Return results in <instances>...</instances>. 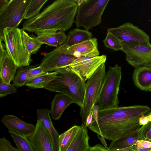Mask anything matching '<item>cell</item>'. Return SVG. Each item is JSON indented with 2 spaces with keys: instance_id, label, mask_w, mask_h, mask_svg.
I'll return each instance as SVG.
<instances>
[{
  "instance_id": "obj_1",
  "label": "cell",
  "mask_w": 151,
  "mask_h": 151,
  "mask_svg": "<svg viewBox=\"0 0 151 151\" xmlns=\"http://www.w3.org/2000/svg\"><path fill=\"white\" fill-rule=\"evenodd\" d=\"M151 110L148 106L137 105L99 110L97 121L92 122L88 127L105 139L115 140L139 128V118Z\"/></svg>"
},
{
  "instance_id": "obj_2",
  "label": "cell",
  "mask_w": 151,
  "mask_h": 151,
  "mask_svg": "<svg viewBox=\"0 0 151 151\" xmlns=\"http://www.w3.org/2000/svg\"><path fill=\"white\" fill-rule=\"evenodd\" d=\"M78 7L75 0H55L39 14L24 21L22 29L36 34L65 31L75 22Z\"/></svg>"
},
{
  "instance_id": "obj_3",
  "label": "cell",
  "mask_w": 151,
  "mask_h": 151,
  "mask_svg": "<svg viewBox=\"0 0 151 151\" xmlns=\"http://www.w3.org/2000/svg\"><path fill=\"white\" fill-rule=\"evenodd\" d=\"M58 73L54 79L47 83L45 88L58 92L70 98L80 107L84 97L85 82L68 67L57 70Z\"/></svg>"
},
{
  "instance_id": "obj_4",
  "label": "cell",
  "mask_w": 151,
  "mask_h": 151,
  "mask_svg": "<svg viewBox=\"0 0 151 151\" xmlns=\"http://www.w3.org/2000/svg\"><path fill=\"white\" fill-rule=\"evenodd\" d=\"M122 76L121 66L116 64L114 67H109L95 104L98 106L99 110L118 106Z\"/></svg>"
},
{
  "instance_id": "obj_5",
  "label": "cell",
  "mask_w": 151,
  "mask_h": 151,
  "mask_svg": "<svg viewBox=\"0 0 151 151\" xmlns=\"http://www.w3.org/2000/svg\"><path fill=\"white\" fill-rule=\"evenodd\" d=\"M22 29L6 28L3 31L2 41L5 43L8 55L18 68L30 65L32 60L27 51L23 42Z\"/></svg>"
},
{
  "instance_id": "obj_6",
  "label": "cell",
  "mask_w": 151,
  "mask_h": 151,
  "mask_svg": "<svg viewBox=\"0 0 151 151\" xmlns=\"http://www.w3.org/2000/svg\"><path fill=\"white\" fill-rule=\"evenodd\" d=\"M109 0H84L78 6L75 21L77 27L88 30L101 23V17Z\"/></svg>"
},
{
  "instance_id": "obj_7",
  "label": "cell",
  "mask_w": 151,
  "mask_h": 151,
  "mask_svg": "<svg viewBox=\"0 0 151 151\" xmlns=\"http://www.w3.org/2000/svg\"><path fill=\"white\" fill-rule=\"evenodd\" d=\"M106 74L104 63L87 79L86 83L84 97L80 113L82 123L85 125L87 118L92 110L99 95Z\"/></svg>"
},
{
  "instance_id": "obj_8",
  "label": "cell",
  "mask_w": 151,
  "mask_h": 151,
  "mask_svg": "<svg viewBox=\"0 0 151 151\" xmlns=\"http://www.w3.org/2000/svg\"><path fill=\"white\" fill-rule=\"evenodd\" d=\"M31 0H9L6 6L0 12V38L6 28H15L24 19L26 9Z\"/></svg>"
},
{
  "instance_id": "obj_9",
  "label": "cell",
  "mask_w": 151,
  "mask_h": 151,
  "mask_svg": "<svg viewBox=\"0 0 151 151\" xmlns=\"http://www.w3.org/2000/svg\"><path fill=\"white\" fill-rule=\"evenodd\" d=\"M121 42L136 45L151 46L149 36L144 31L129 22L107 30Z\"/></svg>"
},
{
  "instance_id": "obj_10",
  "label": "cell",
  "mask_w": 151,
  "mask_h": 151,
  "mask_svg": "<svg viewBox=\"0 0 151 151\" xmlns=\"http://www.w3.org/2000/svg\"><path fill=\"white\" fill-rule=\"evenodd\" d=\"M121 51L125 55L126 60L136 68L151 67V45H136L121 42Z\"/></svg>"
},
{
  "instance_id": "obj_11",
  "label": "cell",
  "mask_w": 151,
  "mask_h": 151,
  "mask_svg": "<svg viewBox=\"0 0 151 151\" xmlns=\"http://www.w3.org/2000/svg\"><path fill=\"white\" fill-rule=\"evenodd\" d=\"M106 60L105 55L81 57L76 59L68 67L85 82L102 64L105 63Z\"/></svg>"
},
{
  "instance_id": "obj_12",
  "label": "cell",
  "mask_w": 151,
  "mask_h": 151,
  "mask_svg": "<svg viewBox=\"0 0 151 151\" xmlns=\"http://www.w3.org/2000/svg\"><path fill=\"white\" fill-rule=\"evenodd\" d=\"M76 58L61 52L58 47L44 55L39 66L45 73L51 72L68 67Z\"/></svg>"
},
{
  "instance_id": "obj_13",
  "label": "cell",
  "mask_w": 151,
  "mask_h": 151,
  "mask_svg": "<svg viewBox=\"0 0 151 151\" xmlns=\"http://www.w3.org/2000/svg\"><path fill=\"white\" fill-rule=\"evenodd\" d=\"M34 133L28 137L34 151H54L52 137L41 121L37 119Z\"/></svg>"
},
{
  "instance_id": "obj_14",
  "label": "cell",
  "mask_w": 151,
  "mask_h": 151,
  "mask_svg": "<svg viewBox=\"0 0 151 151\" xmlns=\"http://www.w3.org/2000/svg\"><path fill=\"white\" fill-rule=\"evenodd\" d=\"M58 47L63 53L76 58L82 57H93L99 56V54L97 39L95 37L66 48Z\"/></svg>"
},
{
  "instance_id": "obj_15",
  "label": "cell",
  "mask_w": 151,
  "mask_h": 151,
  "mask_svg": "<svg viewBox=\"0 0 151 151\" xmlns=\"http://www.w3.org/2000/svg\"><path fill=\"white\" fill-rule=\"evenodd\" d=\"M151 126V122L142 126L137 130L116 140L111 141L109 150L126 148L134 145L137 140H145V136Z\"/></svg>"
},
{
  "instance_id": "obj_16",
  "label": "cell",
  "mask_w": 151,
  "mask_h": 151,
  "mask_svg": "<svg viewBox=\"0 0 151 151\" xmlns=\"http://www.w3.org/2000/svg\"><path fill=\"white\" fill-rule=\"evenodd\" d=\"M1 121L9 131L28 138L35 130L36 126L33 124L27 123L13 115H6Z\"/></svg>"
},
{
  "instance_id": "obj_17",
  "label": "cell",
  "mask_w": 151,
  "mask_h": 151,
  "mask_svg": "<svg viewBox=\"0 0 151 151\" xmlns=\"http://www.w3.org/2000/svg\"><path fill=\"white\" fill-rule=\"evenodd\" d=\"M2 41L0 42V79L7 83L13 81L18 68L4 48Z\"/></svg>"
},
{
  "instance_id": "obj_18",
  "label": "cell",
  "mask_w": 151,
  "mask_h": 151,
  "mask_svg": "<svg viewBox=\"0 0 151 151\" xmlns=\"http://www.w3.org/2000/svg\"><path fill=\"white\" fill-rule=\"evenodd\" d=\"M37 119L40 120L50 133L53 143L54 151H59V135L54 128L50 116V110L44 108L37 110Z\"/></svg>"
},
{
  "instance_id": "obj_19",
  "label": "cell",
  "mask_w": 151,
  "mask_h": 151,
  "mask_svg": "<svg viewBox=\"0 0 151 151\" xmlns=\"http://www.w3.org/2000/svg\"><path fill=\"white\" fill-rule=\"evenodd\" d=\"M89 139L87 127L82 123L66 151H88Z\"/></svg>"
},
{
  "instance_id": "obj_20",
  "label": "cell",
  "mask_w": 151,
  "mask_h": 151,
  "mask_svg": "<svg viewBox=\"0 0 151 151\" xmlns=\"http://www.w3.org/2000/svg\"><path fill=\"white\" fill-rule=\"evenodd\" d=\"M73 103V100L68 96L61 93L56 94L51 102L50 110L52 118L59 119L65 109Z\"/></svg>"
},
{
  "instance_id": "obj_21",
  "label": "cell",
  "mask_w": 151,
  "mask_h": 151,
  "mask_svg": "<svg viewBox=\"0 0 151 151\" xmlns=\"http://www.w3.org/2000/svg\"><path fill=\"white\" fill-rule=\"evenodd\" d=\"M36 34L37 36L36 38L42 44L56 47L63 45L68 37L63 31L37 33Z\"/></svg>"
},
{
  "instance_id": "obj_22",
  "label": "cell",
  "mask_w": 151,
  "mask_h": 151,
  "mask_svg": "<svg viewBox=\"0 0 151 151\" xmlns=\"http://www.w3.org/2000/svg\"><path fill=\"white\" fill-rule=\"evenodd\" d=\"M132 79L137 87L141 90L148 91L151 88V67L135 68Z\"/></svg>"
},
{
  "instance_id": "obj_23",
  "label": "cell",
  "mask_w": 151,
  "mask_h": 151,
  "mask_svg": "<svg viewBox=\"0 0 151 151\" xmlns=\"http://www.w3.org/2000/svg\"><path fill=\"white\" fill-rule=\"evenodd\" d=\"M65 42L59 46L60 48L65 49L83 42L91 39L92 37L91 32L86 29L76 28L71 30L68 33Z\"/></svg>"
},
{
  "instance_id": "obj_24",
  "label": "cell",
  "mask_w": 151,
  "mask_h": 151,
  "mask_svg": "<svg viewBox=\"0 0 151 151\" xmlns=\"http://www.w3.org/2000/svg\"><path fill=\"white\" fill-rule=\"evenodd\" d=\"M58 73L57 71L46 73L27 81L25 85L31 88H44L47 83L54 79Z\"/></svg>"
},
{
  "instance_id": "obj_25",
  "label": "cell",
  "mask_w": 151,
  "mask_h": 151,
  "mask_svg": "<svg viewBox=\"0 0 151 151\" xmlns=\"http://www.w3.org/2000/svg\"><path fill=\"white\" fill-rule=\"evenodd\" d=\"M80 127V126H74L60 135L59 151H66L76 136Z\"/></svg>"
},
{
  "instance_id": "obj_26",
  "label": "cell",
  "mask_w": 151,
  "mask_h": 151,
  "mask_svg": "<svg viewBox=\"0 0 151 151\" xmlns=\"http://www.w3.org/2000/svg\"><path fill=\"white\" fill-rule=\"evenodd\" d=\"M22 38L26 50L31 55L36 52L40 48L42 43L36 37H32L22 29Z\"/></svg>"
},
{
  "instance_id": "obj_27",
  "label": "cell",
  "mask_w": 151,
  "mask_h": 151,
  "mask_svg": "<svg viewBox=\"0 0 151 151\" xmlns=\"http://www.w3.org/2000/svg\"><path fill=\"white\" fill-rule=\"evenodd\" d=\"M9 132L16 145L17 151H34L28 138L11 131Z\"/></svg>"
},
{
  "instance_id": "obj_28",
  "label": "cell",
  "mask_w": 151,
  "mask_h": 151,
  "mask_svg": "<svg viewBox=\"0 0 151 151\" xmlns=\"http://www.w3.org/2000/svg\"><path fill=\"white\" fill-rule=\"evenodd\" d=\"M47 1L31 0L25 11L24 19H29L39 14L41 9Z\"/></svg>"
},
{
  "instance_id": "obj_29",
  "label": "cell",
  "mask_w": 151,
  "mask_h": 151,
  "mask_svg": "<svg viewBox=\"0 0 151 151\" xmlns=\"http://www.w3.org/2000/svg\"><path fill=\"white\" fill-rule=\"evenodd\" d=\"M37 65H31L20 68L13 80V84L17 87H21L26 85L28 73L31 69L37 67Z\"/></svg>"
},
{
  "instance_id": "obj_30",
  "label": "cell",
  "mask_w": 151,
  "mask_h": 151,
  "mask_svg": "<svg viewBox=\"0 0 151 151\" xmlns=\"http://www.w3.org/2000/svg\"><path fill=\"white\" fill-rule=\"evenodd\" d=\"M104 46L107 48L115 51L122 50V46L121 42L114 35L109 32L103 40Z\"/></svg>"
},
{
  "instance_id": "obj_31",
  "label": "cell",
  "mask_w": 151,
  "mask_h": 151,
  "mask_svg": "<svg viewBox=\"0 0 151 151\" xmlns=\"http://www.w3.org/2000/svg\"><path fill=\"white\" fill-rule=\"evenodd\" d=\"M17 90L13 84L7 83L0 79V97L15 93Z\"/></svg>"
},
{
  "instance_id": "obj_32",
  "label": "cell",
  "mask_w": 151,
  "mask_h": 151,
  "mask_svg": "<svg viewBox=\"0 0 151 151\" xmlns=\"http://www.w3.org/2000/svg\"><path fill=\"white\" fill-rule=\"evenodd\" d=\"M0 151H17L10 141L4 137L0 139Z\"/></svg>"
},
{
  "instance_id": "obj_33",
  "label": "cell",
  "mask_w": 151,
  "mask_h": 151,
  "mask_svg": "<svg viewBox=\"0 0 151 151\" xmlns=\"http://www.w3.org/2000/svg\"><path fill=\"white\" fill-rule=\"evenodd\" d=\"M45 73H46L39 65L29 71L27 76V82Z\"/></svg>"
},
{
  "instance_id": "obj_34",
  "label": "cell",
  "mask_w": 151,
  "mask_h": 151,
  "mask_svg": "<svg viewBox=\"0 0 151 151\" xmlns=\"http://www.w3.org/2000/svg\"><path fill=\"white\" fill-rule=\"evenodd\" d=\"M134 145L142 148H148L151 147V142L146 140H138Z\"/></svg>"
},
{
  "instance_id": "obj_35",
  "label": "cell",
  "mask_w": 151,
  "mask_h": 151,
  "mask_svg": "<svg viewBox=\"0 0 151 151\" xmlns=\"http://www.w3.org/2000/svg\"><path fill=\"white\" fill-rule=\"evenodd\" d=\"M88 151H109V150L104 147L102 145L97 144L92 147H90Z\"/></svg>"
},
{
  "instance_id": "obj_36",
  "label": "cell",
  "mask_w": 151,
  "mask_h": 151,
  "mask_svg": "<svg viewBox=\"0 0 151 151\" xmlns=\"http://www.w3.org/2000/svg\"><path fill=\"white\" fill-rule=\"evenodd\" d=\"M99 110V106L98 105L94 104L93 107L92 111V122H96L98 118V112Z\"/></svg>"
},
{
  "instance_id": "obj_37",
  "label": "cell",
  "mask_w": 151,
  "mask_h": 151,
  "mask_svg": "<svg viewBox=\"0 0 151 151\" xmlns=\"http://www.w3.org/2000/svg\"><path fill=\"white\" fill-rule=\"evenodd\" d=\"M149 122L146 115H142L139 119V123L141 126L145 125L148 124Z\"/></svg>"
},
{
  "instance_id": "obj_38",
  "label": "cell",
  "mask_w": 151,
  "mask_h": 151,
  "mask_svg": "<svg viewBox=\"0 0 151 151\" xmlns=\"http://www.w3.org/2000/svg\"><path fill=\"white\" fill-rule=\"evenodd\" d=\"M129 147L135 151H151V147L144 148L137 147L134 145Z\"/></svg>"
},
{
  "instance_id": "obj_39",
  "label": "cell",
  "mask_w": 151,
  "mask_h": 151,
  "mask_svg": "<svg viewBox=\"0 0 151 151\" xmlns=\"http://www.w3.org/2000/svg\"><path fill=\"white\" fill-rule=\"evenodd\" d=\"M92 110L89 115L88 116L86 119V122L85 125V126L86 127H88V125L91 123L92 122Z\"/></svg>"
},
{
  "instance_id": "obj_40",
  "label": "cell",
  "mask_w": 151,
  "mask_h": 151,
  "mask_svg": "<svg viewBox=\"0 0 151 151\" xmlns=\"http://www.w3.org/2000/svg\"><path fill=\"white\" fill-rule=\"evenodd\" d=\"M9 1L7 0H0V12L6 6Z\"/></svg>"
},
{
  "instance_id": "obj_41",
  "label": "cell",
  "mask_w": 151,
  "mask_h": 151,
  "mask_svg": "<svg viewBox=\"0 0 151 151\" xmlns=\"http://www.w3.org/2000/svg\"><path fill=\"white\" fill-rule=\"evenodd\" d=\"M97 136L98 138L101 141L104 147L106 149L109 150L108 147L107 143L105 140V138L102 135H100L98 134L97 135Z\"/></svg>"
},
{
  "instance_id": "obj_42",
  "label": "cell",
  "mask_w": 151,
  "mask_h": 151,
  "mask_svg": "<svg viewBox=\"0 0 151 151\" xmlns=\"http://www.w3.org/2000/svg\"><path fill=\"white\" fill-rule=\"evenodd\" d=\"M109 151H135L130 147L118 149L109 150Z\"/></svg>"
},
{
  "instance_id": "obj_43",
  "label": "cell",
  "mask_w": 151,
  "mask_h": 151,
  "mask_svg": "<svg viewBox=\"0 0 151 151\" xmlns=\"http://www.w3.org/2000/svg\"><path fill=\"white\" fill-rule=\"evenodd\" d=\"M75 1L77 4L78 6H79L83 3L84 0H76Z\"/></svg>"
},
{
  "instance_id": "obj_44",
  "label": "cell",
  "mask_w": 151,
  "mask_h": 151,
  "mask_svg": "<svg viewBox=\"0 0 151 151\" xmlns=\"http://www.w3.org/2000/svg\"><path fill=\"white\" fill-rule=\"evenodd\" d=\"M146 116L149 122H151V111L146 115Z\"/></svg>"
},
{
  "instance_id": "obj_45",
  "label": "cell",
  "mask_w": 151,
  "mask_h": 151,
  "mask_svg": "<svg viewBox=\"0 0 151 151\" xmlns=\"http://www.w3.org/2000/svg\"><path fill=\"white\" fill-rule=\"evenodd\" d=\"M148 91H151V88H149L148 90Z\"/></svg>"
},
{
  "instance_id": "obj_46",
  "label": "cell",
  "mask_w": 151,
  "mask_h": 151,
  "mask_svg": "<svg viewBox=\"0 0 151 151\" xmlns=\"http://www.w3.org/2000/svg\"><path fill=\"white\" fill-rule=\"evenodd\" d=\"M150 22H151V20H150Z\"/></svg>"
},
{
  "instance_id": "obj_47",
  "label": "cell",
  "mask_w": 151,
  "mask_h": 151,
  "mask_svg": "<svg viewBox=\"0 0 151 151\" xmlns=\"http://www.w3.org/2000/svg\"><path fill=\"white\" fill-rule=\"evenodd\" d=\"M150 140V141L151 142V139H150V140Z\"/></svg>"
}]
</instances>
